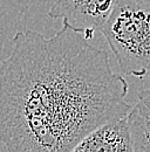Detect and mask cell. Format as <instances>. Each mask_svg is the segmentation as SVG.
I'll return each mask as SVG.
<instances>
[{
    "mask_svg": "<svg viewBox=\"0 0 150 152\" xmlns=\"http://www.w3.org/2000/svg\"><path fill=\"white\" fill-rule=\"evenodd\" d=\"M128 91L108 53L68 25L51 38L19 31L0 63V140L8 151H73L129 113Z\"/></svg>",
    "mask_w": 150,
    "mask_h": 152,
    "instance_id": "1",
    "label": "cell"
},
{
    "mask_svg": "<svg viewBox=\"0 0 150 152\" xmlns=\"http://www.w3.org/2000/svg\"><path fill=\"white\" fill-rule=\"evenodd\" d=\"M100 32L124 75L140 80L150 73V5L118 0Z\"/></svg>",
    "mask_w": 150,
    "mask_h": 152,
    "instance_id": "2",
    "label": "cell"
},
{
    "mask_svg": "<svg viewBox=\"0 0 150 152\" xmlns=\"http://www.w3.org/2000/svg\"><path fill=\"white\" fill-rule=\"evenodd\" d=\"M118 0H53L48 11L52 19H62L82 33L87 40H92L97 31L104 25Z\"/></svg>",
    "mask_w": 150,
    "mask_h": 152,
    "instance_id": "3",
    "label": "cell"
},
{
    "mask_svg": "<svg viewBox=\"0 0 150 152\" xmlns=\"http://www.w3.org/2000/svg\"><path fill=\"white\" fill-rule=\"evenodd\" d=\"M73 151L132 152V143L127 115L94 129L80 140Z\"/></svg>",
    "mask_w": 150,
    "mask_h": 152,
    "instance_id": "4",
    "label": "cell"
},
{
    "mask_svg": "<svg viewBox=\"0 0 150 152\" xmlns=\"http://www.w3.org/2000/svg\"><path fill=\"white\" fill-rule=\"evenodd\" d=\"M132 151L150 152V89L138 94L137 102L127 114Z\"/></svg>",
    "mask_w": 150,
    "mask_h": 152,
    "instance_id": "5",
    "label": "cell"
}]
</instances>
